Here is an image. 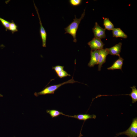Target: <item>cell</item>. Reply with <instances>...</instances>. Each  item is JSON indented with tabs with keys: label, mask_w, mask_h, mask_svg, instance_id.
I'll list each match as a JSON object with an SVG mask.
<instances>
[{
	"label": "cell",
	"mask_w": 137,
	"mask_h": 137,
	"mask_svg": "<svg viewBox=\"0 0 137 137\" xmlns=\"http://www.w3.org/2000/svg\"><path fill=\"white\" fill-rule=\"evenodd\" d=\"M85 11V9H84L79 19L77 18L75 15V18L73 19V21L64 28L65 31V33H68L71 35L73 38V41L74 42H77L76 37V32L81 21L84 17Z\"/></svg>",
	"instance_id": "1"
},
{
	"label": "cell",
	"mask_w": 137,
	"mask_h": 137,
	"mask_svg": "<svg viewBox=\"0 0 137 137\" xmlns=\"http://www.w3.org/2000/svg\"><path fill=\"white\" fill-rule=\"evenodd\" d=\"M76 82L80 83L78 81L75 80L73 76L72 79L67 81L58 84L48 86L39 92H35L34 95L36 96L37 97L40 95L53 94L54 93L55 91L61 86L66 84L73 83Z\"/></svg>",
	"instance_id": "2"
},
{
	"label": "cell",
	"mask_w": 137,
	"mask_h": 137,
	"mask_svg": "<svg viewBox=\"0 0 137 137\" xmlns=\"http://www.w3.org/2000/svg\"><path fill=\"white\" fill-rule=\"evenodd\" d=\"M116 137L120 135L125 134L128 137H137V118L133 119L132 122L129 127L125 131L120 132L116 134Z\"/></svg>",
	"instance_id": "3"
},
{
	"label": "cell",
	"mask_w": 137,
	"mask_h": 137,
	"mask_svg": "<svg viewBox=\"0 0 137 137\" xmlns=\"http://www.w3.org/2000/svg\"><path fill=\"white\" fill-rule=\"evenodd\" d=\"M92 50H99L103 48L104 44L101 39L94 37L88 43Z\"/></svg>",
	"instance_id": "4"
},
{
	"label": "cell",
	"mask_w": 137,
	"mask_h": 137,
	"mask_svg": "<svg viewBox=\"0 0 137 137\" xmlns=\"http://www.w3.org/2000/svg\"><path fill=\"white\" fill-rule=\"evenodd\" d=\"M33 4L35 7L37 13L39 21V23L40 25V33L42 42V46L44 47H46V41L47 39V33L46 31L43 26L41 22L40 15L38 12V10L35 5L34 2Z\"/></svg>",
	"instance_id": "5"
},
{
	"label": "cell",
	"mask_w": 137,
	"mask_h": 137,
	"mask_svg": "<svg viewBox=\"0 0 137 137\" xmlns=\"http://www.w3.org/2000/svg\"><path fill=\"white\" fill-rule=\"evenodd\" d=\"M94 37L101 39L106 37L105 29L101 27L97 22L92 29Z\"/></svg>",
	"instance_id": "6"
},
{
	"label": "cell",
	"mask_w": 137,
	"mask_h": 137,
	"mask_svg": "<svg viewBox=\"0 0 137 137\" xmlns=\"http://www.w3.org/2000/svg\"><path fill=\"white\" fill-rule=\"evenodd\" d=\"M109 54L108 48H102L99 50L98 70L100 71L102 65L106 61L107 56Z\"/></svg>",
	"instance_id": "7"
},
{
	"label": "cell",
	"mask_w": 137,
	"mask_h": 137,
	"mask_svg": "<svg viewBox=\"0 0 137 137\" xmlns=\"http://www.w3.org/2000/svg\"><path fill=\"white\" fill-rule=\"evenodd\" d=\"M90 60L88 66L90 67H93L95 65L98 64L99 50H92L90 52Z\"/></svg>",
	"instance_id": "8"
},
{
	"label": "cell",
	"mask_w": 137,
	"mask_h": 137,
	"mask_svg": "<svg viewBox=\"0 0 137 137\" xmlns=\"http://www.w3.org/2000/svg\"><path fill=\"white\" fill-rule=\"evenodd\" d=\"M122 44L120 42L110 48H108L109 54L112 55H116L120 56Z\"/></svg>",
	"instance_id": "9"
},
{
	"label": "cell",
	"mask_w": 137,
	"mask_h": 137,
	"mask_svg": "<svg viewBox=\"0 0 137 137\" xmlns=\"http://www.w3.org/2000/svg\"><path fill=\"white\" fill-rule=\"evenodd\" d=\"M63 115L69 117L76 118L80 120H86L90 119H95L96 118V116L94 114L90 115L88 114H80L76 115H69L64 114Z\"/></svg>",
	"instance_id": "10"
},
{
	"label": "cell",
	"mask_w": 137,
	"mask_h": 137,
	"mask_svg": "<svg viewBox=\"0 0 137 137\" xmlns=\"http://www.w3.org/2000/svg\"><path fill=\"white\" fill-rule=\"evenodd\" d=\"M124 60L120 56L115 61L110 67L107 68L108 70H113L115 69H120L122 70V67Z\"/></svg>",
	"instance_id": "11"
},
{
	"label": "cell",
	"mask_w": 137,
	"mask_h": 137,
	"mask_svg": "<svg viewBox=\"0 0 137 137\" xmlns=\"http://www.w3.org/2000/svg\"><path fill=\"white\" fill-rule=\"evenodd\" d=\"M112 30L113 37L124 38H126L127 37V35L120 28H114Z\"/></svg>",
	"instance_id": "12"
},
{
	"label": "cell",
	"mask_w": 137,
	"mask_h": 137,
	"mask_svg": "<svg viewBox=\"0 0 137 137\" xmlns=\"http://www.w3.org/2000/svg\"><path fill=\"white\" fill-rule=\"evenodd\" d=\"M132 89V91L129 95L131 97L132 103H134L137 101V89L136 86H133L132 87H130Z\"/></svg>",
	"instance_id": "13"
},
{
	"label": "cell",
	"mask_w": 137,
	"mask_h": 137,
	"mask_svg": "<svg viewBox=\"0 0 137 137\" xmlns=\"http://www.w3.org/2000/svg\"><path fill=\"white\" fill-rule=\"evenodd\" d=\"M103 23L105 29L112 30L114 28L113 25L108 18H103Z\"/></svg>",
	"instance_id": "14"
},
{
	"label": "cell",
	"mask_w": 137,
	"mask_h": 137,
	"mask_svg": "<svg viewBox=\"0 0 137 137\" xmlns=\"http://www.w3.org/2000/svg\"><path fill=\"white\" fill-rule=\"evenodd\" d=\"M46 112L50 114L52 118L57 117L60 115H64L62 112L55 110H47Z\"/></svg>",
	"instance_id": "15"
},
{
	"label": "cell",
	"mask_w": 137,
	"mask_h": 137,
	"mask_svg": "<svg viewBox=\"0 0 137 137\" xmlns=\"http://www.w3.org/2000/svg\"><path fill=\"white\" fill-rule=\"evenodd\" d=\"M18 26L12 20L10 23L8 30L10 31L13 34L14 32L18 31Z\"/></svg>",
	"instance_id": "16"
},
{
	"label": "cell",
	"mask_w": 137,
	"mask_h": 137,
	"mask_svg": "<svg viewBox=\"0 0 137 137\" xmlns=\"http://www.w3.org/2000/svg\"><path fill=\"white\" fill-rule=\"evenodd\" d=\"M0 21L2 25L5 28V30H8L10 22L0 17Z\"/></svg>",
	"instance_id": "17"
},
{
	"label": "cell",
	"mask_w": 137,
	"mask_h": 137,
	"mask_svg": "<svg viewBox=\"0 0 137 137\" xmlns=\"http://www.w3.org/2000/svg\"><path fill=\"white\" fill-rule=\"evenodd\" d=\"M58 76L60 78L66 77L67 76H70L71 75L68 74L66 71L63 70L56 73Z\"/></svg>",
	"instance_id": "18"
},
{
	"label": "cell",
	"mask_w": 137,
	"mask_h": 137,
	"mask_svg": "<svg viewBox=\"0 0 137 137\" xmlns=\"http://www.w3.org/2000/svg\"><path fill=\"white\" fill-rule=\"evenodd\" d=\"M82 1L81 0H70L69 1V2L72 6H77L80 4Z\"/></svg>",
	"instance_id": "19"
},
{
	"label": "cell",
	"mask_w": 137,
	"mask_h": 137,
	"mask_svg": "<svg viewBox=\"0 0 137 137\" xmlns=\"http://www.w3.org/2000/svg\"><path fill=\"white\" fill-rule=\"evenodd\" d=\"M64 67L63 66L58 65L52 67V69L54 70L56 73L64 70Z\"/></svg>",
	"instance_id": "20"
},
{
	"label": "cell",
	"mask_w": 137,
	"mask_h": 137,
	"mask_svg": "<svg viewBox=\"0 0 137 137\" xmlns=\"http://www.w3.org/2000/svg\"><path fill=\"white\" fill-rule=\"evenodd\" d=\"M83 135H82L81 134V131H80V134H79V136L78 137H81V136H82Z\"/></svg>",
	"instance_id": "21"
},
{
	"label": "cell",
	"mask_w": 137,
	"mask_h": 137,
	"mask_svg": "<svg viewBox=\"0 0 137 137\" xmlns=\"http://www.w3.org/2000/svg\"><path fill=\"white\" fill-rule=\"evenodd\" d=\"M3 95L0 93V97H3Z\"/></svg>",
	"instance_id": "22"
}]
</instances>
